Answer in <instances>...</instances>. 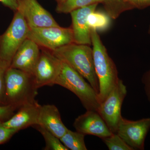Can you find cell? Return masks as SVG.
<instances>
[{
	"instance_id": "6da1fadb",
	"label": "cell",
	"mask_w": 150,
	"mask_h": 150,
	"mask_svg": "<svg viewBox=\"0 0 150 150\" xmlns=\"http://www.w3.org/2000/svg\"><path fill=\"white\" fill-rule=\"evenodd\" d=\"M94 65L99 82L98 98L100 104L104 101L120 79L115 63L109 56L97 31L91 29Z\"/></svg>"
},
{
	"instance_id": "7a4b0ae2",
	"label": "cell",
	"mask_w": 150,
	"mask_h": 150,
	"mask_svg": "<svg viewBox=\"0 0 150 150\" xmlns=\"http://www.w3.org/2000/svg\"><path fill=\"white\" fill-rule=\"evenodd\" d=\"M51 51L86 79L98 95L99 82L95 70L93 49L90 46L72 43Z\"/></svg>"
},
{
	"instance_id": "3957f363",
	"label": "cell",
	"mask_w": 150,
	"mask_h": 150,
	"mask_svg": "<svg viewBox=\"0 0 150 150\" xmlns=\"http://www.w3.org/2000/svg\"><path fill=\"white\" fill-rule=\"evenodd\" d=\"M38 88L33 76L21 70L9 67L5 74V96L8 105L19 108L34 102Z\"/></svg>"
},
{
	"instance_id": "277c9868",
	"label": "cell",
	"mask_w": 150,
	"mask_h": 150,
	"mask_svg": "<svg viewBox=\"0 0 150 150\" xmlns=\"http://www.w3.org/2000/svg\"><path fill=\"white\" fill-rule=\"evenodd\" d=\"M62 61L60 72L54 85L62 86L74 94L86 110L97 111L100 105L98 94L81 75Z\"/></svg>"
},
{
	"instance_id": "5b68a950",
	"label": "cell",
	"mask_w": 150,
	"mask_h": 150,
	"mask_svg": "<svg viewBox=\"0 0 150 150\" xmlns=\"http://www.w3.org/2000/svg\"><path fill=\"white\" fill-rule=\"evenodd\" d=\"M29 30L24 17L17 11L8 28L0 35V59L11 65L18 49L28 38Z\"/></svg>"
},
{
	"instance_id": "8992f818",
	"label": "cell",
	"mask_w": 150,
	"mask_h": 150,
	"mask_svg": "<svg viewBox=\"0 0 150 150\" xmlns=\"http://www.w3.org/2000/svg\"><path fill=\"white\" fill-rule=\"evenodd\" d=\"M28 38L35 41L40 48L54 51L74 43L72 30L60 25L41 28H30Z\"/></svg>"
},
{
	"instance_id": "52a82bcc",
	"label": "cell",
	"mask_w": 150,
	"mask_h": 150,
	"mask_svg": "<svg viewBox=\"0 0 150 150\" xmlns=\"http://www.w3.org/2000/svg\"><path fill=\"white\" fill-rule=\"evenodd\" d=\"M127 93L126 86L120 79L104 101L100 104L97 111L112 133L116 134L118 124L122 117L121 107Z\"/></svg>"
},
{
	"instance_id": "ba28073f",
	"label": "cell",
	"mask_w": 150,
	"mask_h": 150,
	"mask_svg": "<svg viewBox=\"0 0 150 150\" xmlns=\"http://www.w3.org/2000/svg\"><path fill=\"white\" fill-rule=\"evenodd\" d=\"M150 129V118L137 121L121 118L116 134L133 150L144 149L145 141Z\"/></svg>"
},
{
	"instance_id": "9c48e42d",
	"label": "cell",
	"mask_w": 150,
	"mask_h": 150,
	"mask_svg": "<svg viewBox=\"0 0 150 150\" xmlns=\"http://www.w3.org/2000/svg\"><path fill=\"white\" fill-rule=\"evenodd\" d=\"M62 63V60L52 51L40 48V56L33 74L38 88L54 85L60 72Z\"/></svg>"
},
{
	"instance_id": "30bf717a",
	"label": "cell",
	"mask_w": 150,
	"mask_h": 150,
	"mask_svg": "<svg viewBox=\"0 0 150 150\" xmlns=\"http://www.w3.org/2000/svg\"><path fill=\"white\" fill-rule=\"evenodd\" d=\"M17 11L24 17L30 28L59 25L51 14L43 8L37 0H20Z\"/></svg>"
},
{
	"instance_id": "8fae6325",
	"label": "cell",
	"mask_w": 150,
	"mask_h": 150,
	"mask_svg": "<svg viewBox=\"0 0 150 150\" xmlns=\"http://www.w3.org/2000/svg\"><path fill=\"white\" fill-rule=\"evenodd\" d=\"M73 126L76 131L86 135H92L103 139L113 133L98 112L88 110L75 119Z\"/></svg>"
},
{
	"instance_id": "7c38bea8",
	"label": "cell",
	"mask_w": 150,
	"mask_h": 150,
	"mask_svg": "<svg viewBox=\"0 0 150 150\" xmlns=\"http://www.w3.org/2000/svg\"><path fill=\"white\" fill-rule=\"evenodd\" d=\"M40 53V48L35 41L27 38L14 56L10 67L21 70L33 76Z\"/></svg>"
},
{
	"instance_id": "4fadbf2b",
	"label": "cell",
	"mask_w": 150,
	"mask_h": 150,
	"mask_svg": "<svg viewBox=\"0 0 150 150\" xmlns=\"http://www.w3.org/2000/svg\"><path fill=\"white\" fill-rule=\"evenodd\" d=\"M98 4H94L72 11L70 13L74 43L91 46L92 45L91 29L88 23V17L95 11Z\"/></svg>"
},
{
	"instance_id": "5bb4252c",
	"label": "cell",
	"mask_w": 150,
	"mask_h": 150,
	"mask_svg": "<svg viewBox=\"0 0 150 150\" xmlns=\"http://www.w3.org/2000/svg\"><path fill=\"white\" fill-rule=\"evenodd\" d=\"M40 105L36 100L23 105L19 108L16 114L8 121L2 122L3 125L18 131L38 125Z\"/></svg>"
},
{
	"instance_id": "9a60e30c",
	"label": "cell",
	"mask_w": 150,
	"mask_h": 150,
	"mask_svg": "<svg viewBox=\"0 0 150 150\" xmlns=\"http://www.w3.org/2000/svg\"><path fill=\"white\" fill-rule=\"evenodd\" d=\"M38 125L43 126L59 139L68 129L62 122L58 108L54 105H40Z\"/></svg>"
},
{
	"instance_id": "2e32d148",
	"label": "cell",
	"mask_w": 150,
	"mask_h": 150,
	"mask_svg": "<svg viewBox=\"0 0 150 150\" xmlns=\"http://www.w3.org/2000/svg\"><path fill=\"white\" fill-rule=\"evenodd\" d=\"M85 136L78 131L74 132L68 129L60 139L69 150H86L87 149L85 143Z\"/></svg>"
},
{
	"instance_id": "e0dca14e",
	"label": "cell",
	"mask_w": 150,
	"mask_h": 150,
	"mask_svg": "<svg viewBox=\"0 0 150 150\" xmlns=\"http://www.w3.org/2000/svg\"><path fill=\"white\" fill-rule=\"evenodd\" d=\"M110 18L106 13L94 11L88 17V23L91 29L97 31H103L110 26Z\"/></svg>"
},
{
	"instance_id": "ac0fdd59",
	"label": "cell",
	"mask_w": 150,
	"mask_h": 150,
	"mask_svg": "<svg viewBox=\"0 0 150 150\" xmlns=\"http://www.w3.org/2000/svg\"><path fill=\"white\" fill-rule=\"evenodd\" d=\"M106 13L111 19H115L126 11L130 10L133 8L124 0H103Z\"/></svg>"
},
{
	"instance_id": "d6986e66",
	"label": "cell",
	"mask_w": 150,
	"mask_h": 150,
	"mask_svg": "<svg viewBox=\"0 0 150 150\" xmlns=\"http://www.w3.org/2000/svg\"><path fill=\"white\" fill-rule=\"evenodd\" d=\"M43 136L46 146L45 150H69L68 148L62 144L61 140L52 133L40 125L33 126Z\"/></svg>"
},
{
	"instance_id": "ffe728a7",
	"label": "cell",
	"mask_w": 150,
	"mask_h": 150,
	"mask_svg": "<svg viewBox=\"0 0 150 150\" xmlns=\"http://www.w3.org/2000/svg\"><path fill=\"white\" fill-rule=\"evenodd\" d=\"M103 0H67L57 4L56 11L59 13H70L72 11L94 4L102 3Z\"/></svg>"
},
{
	"instance_id": "44dd1931",
	"label": "cell",
	"mask_w": 150,
	"mask_h": 150,
	"mask_svg": "<svg viewBox=\"0 0 150 150\" xmlns=\"http://www.w3.org/2000/svg\"><path fill=\"white\" fill-rule=\"evenodd\" d=\"M102 140L109 150H134L117 134L113 133Z\"/></svg>"
},
{
	"instance_id": "7402d4cb",
	"label": "cell",
	"mask_w": 150,
	"mask_h": 150,
	"mask_svg": "<svg viewBox=\"0 0 150 150\" xmlns=\"http://www.w3.org/2000/svg\"><path fill=\"white\" fill-rule=\"evenodd\" d=\"M10 64L0 59V102L3 101L5 96V74Z\"/></svg>"
},
{
	"instance_id": "603a6c76",
	"label": "cell",
	"mask_w": 150,
	"mask_h": 150,
	"mask_svg": "<svg viewBox=\"0 0 150 150\" xmlns=\"http://www.w3.org/2000/svg\"><path fill=\"white\" fill-rule=\"evenodd\" d=\"M18 131L15 129L6 127L3 125L2 122L0 121V145L8 141Z\"/></svg>"
},
{
	"instance_id": "cb8c5ba5",
	"label": "cell",
	"mask_w": 150,
	"mask_h": 150,
	"mask_svg": "<svg viewBox=\"0 0 150 150\" xmlns=\"http://www.w3.org/2000/svg\"><path fill=\"white\" fill-rule=\"evenodd\" d=\"M129 4L133 8L140 9L150 6V0H124Z\"/></svg>"
},
{
	"instance_id": "d4e9b609",
	"label": "cell",
	"mask_w": 150,
	"mask_h": 150,
	"mask_svg": "<svg viewBox=\"0 0 150 150\" xmlns=\"http://www.w3.org/2000/svg\"><path fill=\"white\" fill-rule=\"evenodd\" d=\"M142 82L144 85L146 96L150 102V69L143 75Z\"/></svg>"
},
{
	"instance_id": "484cf974",
	"label": "cell",
	"mask_w": 150,
	"mask_h": 150,
	"mask_svg": "<svg viewBox=\"0 0 150 150\" xmlns=\"http://www.w3.org/2000/svg\"><path fill=\"white\" fill-rule=\"evenodd\" d=\"M15 108L8 105H0V119L6 118L10 115Z\"/></svg>"
},
{
	"instance_id": "4316f807",
	"label": "cell",
	"mask_w": 150,
	"mask_h": 150,
	"mask_svg": "<svg viewBox=\"0 0 150 150\" xmlns=\"http://www.w3.org/2000/svg\"><path fill=\"white\" fill-rule=\"evenodd\" d=\"M20 0H0V3L16 12L18 9Z\"/></svg>"
},
{
	"instance_id": "83f0119b",
	"label": "cell",
	"mask_w": 150,
	"mask_h": 150,
	"mask_svg": "<svg viewBox=\"0 0 150 150\" xmlns=\"http://www.w3.org/2000/svg\"><path fill=\"white\" fill-rule=\"evenodd\" d=\"M67 1V0H56L57 2V4H61V3L64 2L65 1Z\"/></svg>"
},
{
	"instance_id": "f1b7e54d",
	"label": "cell",
	"mask_w": 150,
	"mask_h": 150,
	"mask_svg": "<svg viewBox=\"0 0 150 150\" xmlns=\"http://www.w3.org/2000/svg\"><path fill=\"white\" fill-rule=\"evenodd\" d=\"M148 33H149V35L150 36V25H149V30H148Z\"/></svg>"
}]
</instances>
